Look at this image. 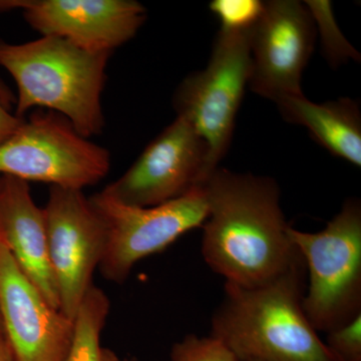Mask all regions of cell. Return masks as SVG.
Masks as SVG:
<instances>
[{"instance_id": "obj_23", "label": "cell", "mask_w": 361, "mask_h": 361, "mask_svg": "<svg viewBox=\"0 0 361 361\" xmlns=\"http://www.w3.org/2000/svg\"><path fill=\"white\" fill-rule=\"evenodd\" d=\"M2 186V176H0V190H1Z\"/></svg>"}, {"instance_id": "obj_20", "label": "cell", "mask_w": 361, "mask_h": 361, "mask_svg": "<svg viewBox=\"0 0 361 361\" xmlns=\"http://www.w3.org/2000/svg\"><path fill=\"white\" fill-rule=\"evenodd\" d=\"M25 120L11 115L0 102V145L8 140L23 125Z\"/></svg>"}, {"instance_id": "obj_5", "label": "cell", "mask_w": 361, "mask_h": 361, "mask_svg": "<svg viewBox=\"0 0 361 361\" xmlns=\"http://www.w3.org/2000/svg\"><path fill=\"white\" fill-rule=\"evenodd\" d=\"M108 149L90 142L63 116L37 111L0 145V176L65 189L96 185L110 172Z\"/></svg>"}, {"instance_id": "obj_10", "label": "cell", "mask_w": 361, "mask_h": 361, "mask_svg": "<svg viewBox=\"0 0 361 361\" xmlns=\"http://www.w3.org/2000/svg\"><path fill=\"white\" fill-rule=\"evenodd\" d=\"M315 35L314 21L304 2L264 1L262 14L249 33L252 92L275 104L303 94L301 80Z\"/></svg>"}, {"instance_id": "obj_9", "label": "cell", "mask_w": 361, "mask_h": 361, "mask_svg": "<svg viewBox=\"0 0 361 361\" xmlns=\"http://www.w3.org/2000/svg\"><path fill=\"white\" fill-rule=\"evenodd\" d=\"M44 211L61 311L73 322L103 258L104 225L80 190L51 186Z\"/></svg>"}, {"instance_id": "obj_12", "label": "cell", "mask_w": 361, "mask_h": 361, "mask_svg": "<svg viewBox=\"0 0 361 361\" xmlns=\"http://www.w3.org/2000/svg\"><path fill=\"white\" fill-rule=\"evenodd\" d=\"M0 322L18 361H66L73 320L45 300L1 239Z\"/></svg>"}, {"instance_id": "obj_14", "label": "cell", "mask_w": 361, "mask_h": 361, "mask_svg": "<svg viewBox=\"0 0 361 361\" xmlns=\"http://www.w3.org/2000/svg\"><path fill=\"white\" fill-rule=\"evenodd\" d=\"M276 104L285 120L303 126L332 155L360 168L361 115L357 102L342 97L315 104L300 94L283 97Z\"/></svg>"}, {"instance_id": "obj_2", "label": "cell", "mask_w": 361, "mask_h": 361, "mask_svg": "<svg viewBox=\"0 0 361 361\" xmlns=\"http://www.w3.org/2000/svg\"><path fill=\"white\" fill-rule=\"evenodd\" d=\"M306 268L299 261L264 286L225 284L211 336L242 361H341L318 336L303 310Z\"/></svg>"}, {"instance_id": "obj_16", "label": "cell", "mask_w": 361, "mask_h": 361, "mask_svg": "<svg viewBox=\"0 0 361 361\" xmlns=\"http://www.w3.org/2000/svg\"><path fill=\"white\" fill-rule=\"evenodd\" d=\"M318 26L322 35V49L325 58L332 66L346 63L349 59L360 61V52L356 51L342 35L332 11L331 2L327 0H310L304 2Z\"/></svg>"}, {"instance_id": "obj_8", "label": "cell", "mask_w": 361, "mask_h": 361, "mask_svg": "<svg viewBox=\"0 0 361 361\" xmlns=\"http://www.w3.org/2000/svg\"><path fill=\"white\" fill-rule=\"evenodd\" d=\"M207 157L206 142L191 123L177 116L132 167L102 192L126 205H160L205 186L210 178Z\"/></svg>"}, {"instance_id": "obj_15", "label": "cell", "mask_w": 361, "mask_h": 361, "mask_svg": "<svg viewBox=\"0 0 361 361\" xmlns=\"http://www.w3.org/2000/svg\"><path fill=\"white\" fill-rule=\"evenodd\" d=\"M110 306L106 294L92 285L73 320L75 332L66 361H135L121 360L115 353L101 345L102 330Z\"/></svg>"}, {"instance_id": "obj_18", "label": "cell", "mask_w": 361, "mask_h": 361, "mask_svg": "<svg viewBox=\"0 0 361 361\" xmlns=\"http://www.w3.org/2000/svg\"><path fill=\"white\" fill-rule=\"evenodd\" d=\"M211 11L221 23V28L228 30H251L264 8L259 0H213Z\"/></svg>"}, {"instance_id": "obj_3", "label": "cell", "mask_w": 361, "mask_h": 361, "mask_svg": "<svg viewBox=\"0 0 361 361\" xmlns=\"http://www.w3.org/2000/svg\"><path fill=\"white\" fill-rule=\"evenodd\" d=\"M111 56L56 37L20 44L0 40V66L18 87L16 116L23 118L30 109H47L87 139L102 134L106 123L102 96Z\"/></svg>"}, {"instance_id": "obj_1", "label": "cell", "mask_w": 361, "mask_h": 361, "mask_svg": "<svg viewBox=\"0 0 361 361\" xmlns=\"http://www.w3.org/2000/svg\"><path fill=\"white\" fill-rule=\"evenodd\" d=\"M204 189L208 216L202 254L226 283L264 286L302 260L289 236L274 180L217 168Z\"/></svg>"}, {"instance_id": "obj_19", "label": "cell", "mask_w": 361, "mask_h": 361, "mask_svg": "<svg viewBox=\"0 0 361 361\" xmlns=\"http://www.w3.org/2000/svg\"><path fill=\"white\" fill-rule=\"evenodd\" d=\"M325 344L341 361H361V314L329 332Z\"/></svg>"}, {"instance_id": "obj_22", "label": "cell", "mask_w": 361, "mask_h": 361, "mask_svg": "<svg viewBox=\"0 0 361 361\" xmlns=\"http://www.w3.org/2000/svg\"><path fill=\"white\" fill-rule=\"evenodd\" d=\"M0 102L6 106L7 110H11L13 104L16 103V94L11 92L8 85L6 84V82L1 78H0Z\"/></svg>"}, {"instance_id": "obj_6", "label": "cell", "mask_w": 361, "mask_h": 361, "mask_svg": "<svg viewBox=\"0 0 361 361\" xmlns=\"http://www.w3.org/2000/svg\"><path fill=\"white\" fill-rule=\"evenodd\" d=\"M249 33L221 28L205 70L188 75L175 92L178 116L191 123L206 142L210 177L230 148L250 78Z\"/></svg>"}, {"instance_id": "obj_4", "label": "cell", "mask_w": 361, "mask_h": 361, "mask_svg": "<svg viewBox=\"0 0 361 361\" xmlns=\"http://www.w3.org/2000/svg\"><path fill=\"white\" fill-rule=\"evenodd\" d=\"M308 278L303 310L316 331L329 332L361 314V205L348 199L322 231L290 227Z\"/></svg>"}, {"instance_id": "obj_13", "label": "cell", "mask_w": 361, "mask_h": 361, "mask_svg": "<svg viewBox=\"0 0 361 361\" xmlns=\"http://www.w3.org/2000/svg\"><path fill=\"white\" fill-rule=\"evenodd\" d=\"M0 239L45 300L61 311L58 283L49 259L44 209L33 201L28 183L11 176H2Z\"/></svg>"}, {"instance_id": "obj_7", "label": "cell", "mask_w": 361, "mask_h": 361, "mask_svg": "<svg viewBox=\"0 0 361 361\" xmlns=\"http://www.w3.org/2000/svg\"><path fill=\"white\" fill-rule=\"evenodd\" d=\"M103 223L106 244L99 269L104 279L123 283L142 259L165 250L208 216L204 187L160 205H126L103 192L90 197Z\"/></svg>"}, {"instance_id": "obj_11", "label": "cell", "mask_w": 361, "mask_h": 361, "mask_svg": "<svg viewBox=\"0 0 361 361\" xmlns=\"http://www.w3.org/2000/svg\"><path fill=\"white\" fill-rule=\"evenodd\" d=\"M16 9L42 37L97 54H113L147 18V9L135 0H0V13Z\"/></svg>"}, {"instance_id": "obj_21", "label": "cell", "mask_w": 361, "mask_h": 361, "mask_svg": "<svg viewBox=\"0 0 361 361\" xmlns=\"http://www.w3.org/2000/svg\"><path fill=\"white\" fill-rule=\"evenodd\" d=\"M0 361H18L0 322Z\"/></svg>"}, {"instance_id": "obj_17", "label": "cell", "mask_w": 361, "mask_h": 361, "mask_svg": "<svg viewBox=\"0 0 361 361\" xmlns=\"http://www.w3.org/2000/svg\"><path fill=\"white\" fill-rule=\"evenodd\" d=\"M168 361H242L215 336L189 334L173 345Z\"/></svg>"}]
</instances>
